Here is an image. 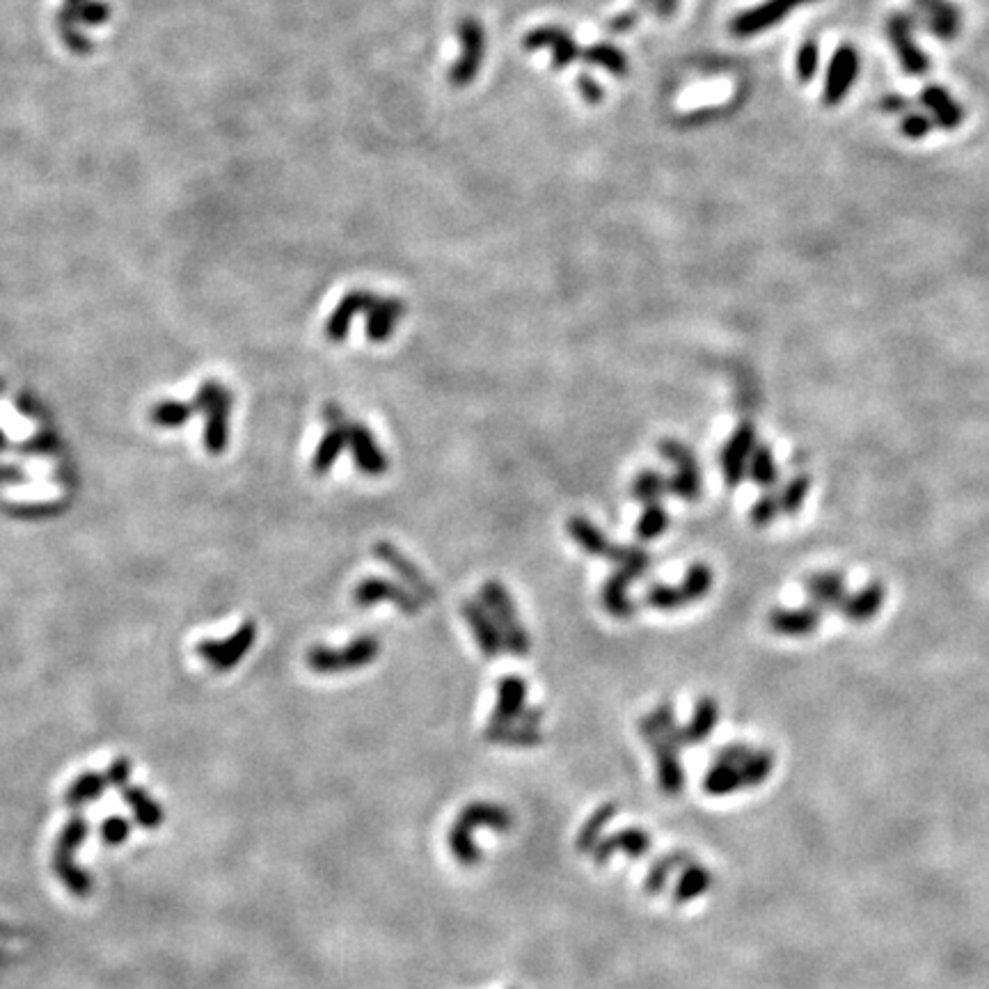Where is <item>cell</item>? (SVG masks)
Instances as JSON below:
<instances>
[{
	"label": "cell",
	"instance_id": "obj_1",
	"mask_svg": "<svg viewBox=\"0 0 989 989\" xmlns=\"http://www.w3.org/2000/svg\"><path fill=\"white\" fill-rule=\"evenodd\" d=\"M108 0H62L58 12V35L74 53H87L92 49L90 33L94 28L104 26L110 19Z\"/></svg>",
	"mask_w": 989,
	"mask_h": 989
},
{
	"label": "cell",
	"instance_id": "obj_2",
	"mask_svg": "<svg viewBox=\"0 0 989 989\" xmlns=\"http://www.w3.org/2000/svg\"><path fill=\"white\" fill-rule=\"evenodd\" d=\"M87 834H90V825H87V820L81 816V813H76V816L71 818L65 825V829L60 832L58 843H55V850H53L55 875H58L60 882L65 884L67 889L78 898L90 896L92 889H94L92 877L87 875L85 870L78 868L76 861H74L76 850L81 848V843L85 841Z\"/></svg>",
	"mask_w": 989,
	"mask_h": 989
},
{
	"label": "cell",
	"instance_id": "obj_3",
	"mask_svg": "<svg viewBox=\"0 0 989 989\" xmlns=\"http://www.w3.org/2000/svg\"><path fill=\"white\" fill-rule=\"evenodd\" d=\"M479 600L495 619L497 628H500L504 651H511L513 655H527L529 648H532V639H529L525 625L520 623L516 603H513L511 593L506 591L504 584L497 580L484 582V587L479 591Z\"/></svg>",
	"mask_w": 989,
	"mask_h": 989
},
{
	"label": "cell",
	"instance_id": "obj_4",
	"mask_svg": "<svg viewBox=\"0 0 989 989\" xmlns=\"http://www.w3.org/2000/svg\"><path fill=\"white\" fill-rule=\"evenodd\" d=\"M381 653V642L374 635H360L344 648L314 646L307 651V667L316 674H339L374 662Z\"/></svg>",
	"mask_w": 989,
	"mask_h": 989
},
{
	"label": "cell",
	"instance_id": "obj_5",
	"mask_svg": "<svg viewBox=\"0 0 989 989\" xmlns=\"http://www.w3.org/2000/svg\"><path fill=\"white\" fill-rule=\"evenodd\" d=\"M255 621H245L239 630L232 632L227 639H202L195 646V653L207 660L216 671H229L243 660V655L250 651L257 639Z\"/></svg>",
	"mask_w": 989,
	"mask_h": 989
},
{
	"label": "cell",
	"instance_id": "obj_6",
	"mask_svg": "<svg viewBox=\"0 0 989 989\" xmlns=\"http://www.w3.org/2000/svg\"><path fill=\"white\" fill-rule=\"evenodd\" d=\"M353 600L358 607H371L385 600V603H392L403 614L410 616L419 614L424 607V600L417 593L403 587V584L385 580V577H365V580H360L358 587L353 589Z\"/></svg>",
	"mask_w": 989,
	"mask_h": 989
},
{
	"label": "cell",
	"instance_id": "obj_7",
	"mask_svg": "<svg viewBox=\"0 0 989 989\" xmlns=\"http://www.w3.org/2000/svg\"><path fill=\"white\" fill-rule=\"evenodd\" d=\"M914 21L909 14H891L889 21H886V35H889V42L896 49V55L900 60V67L905 69L907 76H925L930 69V60L925 58V53L916 46L914 42Z\"/></svg>",
	"mask_w": 989,
	"mask_h": 989
},
{
	"label": "cell",
	"instance_id": "obj_8",
	"mask_svg": "<svg viewBox=\"0 0 989 989\" xmlns=\"http://www.w3.org/2000/svg\"><path fill=\"white\" fill-rule=\"evenodd\" d=\"M344 431H346V447H351L353 461L358 465V470L371 479L383 477V474L390 470V458H387L383 449L378 447L374 433L360 422H348L344 426Z\"/></svg>",
	"mask_w": 989,
	"mask_h": 989
},
{
	"label": "cell",
	"instance_id": "obj_9",
	"mask_svg": "<svg viewBox=\"0 0 989 989\" xmlns=\"http://www.w3.org/2000/svg\"><path fill=\"white\" fill-rule=\"evenodd\" d=\"M458 37H461L463 44V58L456 62L452 71H449V81L458 87H463L474 81V76H477V71L481 67V60H484V49H486L484 28H481V23L477 19L465 17L461 19V23H458Z\"/></svg>",
	"mask_w": 989,
	"mask_h": 989
},
{
	"label": "cell",
	"instance_id": "obj_10",
	"mask_svg": "<svg viewBox=\"0 0 989 989\" xmlns=\"http://www.w3.org/2000/svg\"><path fill=\"white\" fill-rule=\"evenodd\" d=\"M809 3H816V0H765L763 5L751 7V10L738 14L731 21V33L735 37H751L756 33H763V30L781 23L786 14Z\"/></svg>",
	"mask_w": 989,
	"mask_h": 989
},
{
	"label": "cell",
	"instance_id": "obj_11",
	"mask_svg": "<svg viewBox=\"0 0 989 989\" xmlns=\"http://www.w3.org/2000/svg\"><path fill=\"white\" fill-rule=\"evenodd\" d=\"M374 555H376V559H381L385 566H390L392 571L397 573L399 580L403 582V587H408L410 591L417 593V596L422 598L424 603H433V600L438 598V593H435V587L431 584L429 577L422 573V568H417L413 561L403 555L397 545H392L387 541H378L374 545Z\"/></svg>",
	"mask_w": 989,
	"mask_h": 989
},
{
	"label": "cell",
	"instance_id": "obj_12",
	"mask_svg": "<svg viewBox=\"0 0 989 989\" xmlns=\"http://www.w3.org/2000/svg\"><path fill=\"white\" fill-rule=\"evenodd\" d=\"M758 447L756 442V429L751 424H740L735 433L731 435V440L726 442L724 452H722V470L726 486H738L742 479L747 477L749 472V458L754 454V449Z\"/></svg>",
	"mask_w": 989,
	"mask_h": 989
},
{
	"label": "cell",
	"instance_id": "obj_13",
	"mask_svg": "<svg viewBox=\"0 0 989 989\" xmlns=\"http://www.w3.org/2000/svg\"><path fill=\"white\" fill-rule=\"evenodd\" d=\"M859 74V55L852 46H841L836 49L832 62H829L827 69V81H825V94H822V101L827 106H836L848 97L850 87L857 81Z\"/></svg>",
	"mask_w": 989,
	"mask_h": 989
},
{
	"label": "cell",
	"instance_id": "obj_14",
	"mask_svg": "<svg viewBox=\"0 0 989 989\" xmlns=\"http://www.w3.org/2000/svg\"><path fill=\"white\" fill-rule=\"evenodd\" d=\"M461 612H463L465 623L470 625L474 639H477V646L481 648V653H484L486 658H490V660L497 658V655L504 651V642H502L500 628H497V623H495L493 616H490L488 609L481 605V600H463Z\"/></svg>",
	"mask_w": 989,
	"mask_h": 989
},
{
	"label": "cell",
	"instance_id": "obj_15",
	"mask_svg": "<svg viewBox=\"0 0 989 989\" xmlns=\"http://www.w3.org/2000/svg\"><path fill=\"white\" fill-rule=\"evenodd\" d=\"M525 49L527 51H538V49H552V69L559 71L571 65L577 58H582L580 49H577L575 39L566 33V30L555 28V26H543L529 33L525 37Z\"/></svg>",
	"mask_w": 989,
	"mask_h": 989
},
{
	"label": "cell",
	"instance_id": "obj_16",
	"mask_svg": "<svg viewBox=\"0 0 989 989\" xmlns=\"http://www.w3.org/2000/svg\"><path fill=\"white\" fill-rule=\"evenodd\" d=\"M376 298L378 296L371 294V291L355 289V291H351V294H346L342 300H339L335 312H332L326 321V339L328 342H332V344L344 342V339L348 337V328H351L355 316L367 314L369 307L376 303Z\"/></svg>",
	"mask_w": 989,
	"mask_h": 989
},
{
	"label": "cell",
	"instance_id": "obj_17",
	"mask_svg": "<svg viewBox=\"0 0 989 989\" xmlns=\"http://www.w3.org/2000/svg\"><path fill=\"white\" fill-rule=\"evenodd\" d=\"M403 316H406V303H401L399 298H376V303L367 310V337L376 344L387 342Z\"/></svg>",
	"mask_w": 989,
	"mask_h": 989
},
{
	"label": "cell",
	"instance_id": "obj_18",
	"mask_svg": "<svg viewBox=\"0 0 989 989\" xmlns=\"http://www.w3.org/2000/svg\"><path fill=\"white\" fill-rule=\"evenodd\" d=\"M527 701V683L520 676H504L497 685L493 724H518ZM520 726V724H518Z\"/></svg>",
	"mask_w": 989,
	"mask_h": 989
},
{
	"label": "cell",
	"instance_id": "obj_19",
	"mask_svg": "<svg viewBox=\"0 0 989 989\" xmlns=\"http://www.w3.org/2000/svg\"><path fill=\"white\" fill-rule=\"evenodd\" d=\"M914 5L923 12L925 28L932 35L951 42L960 33V10L946 0H914Z\"/></svg>",
	"mask_w": 989,
	"mask_h": 989
},
{
	"label": "cell",
	"instance_id": "obj_20",
	"mask_svg": "<svg viewBox=\"0 0 989 989\" xmlns=\"http://www.w3.org/2000/svg\"><path fill=\"white\" fill-rule=\"evenodd\" d=\"M229 410H232V392L223 385L218 399L213 401V406L207 413L209 422H207V431H204V447H207L209 454H223L227 449Z\"/></svg>",
	"mask_w": 989,
	"mask_h": 989
},
{
	"label": "cell",
	"instance_id": "obj_21",
	"mask_svg": "<svg viewBox=\"0 0 989 989\" xmlns=\"http://www.w3.org/2000/svg\"><path fill=\"white\" fill-rule=\"evenodd\" d=\"M806 593H809L811 605L816 609H841L848 589H845V577L841 573H816L806 580Z\"/></svg>",
	"mask_w": 989,
	"mask_h": 989
},
{
	"label": "cell",
	"instance_id": "obj_22",
	"mask_svg": "<svg viewBox=\"0 0 989 989\" xmlns=\"http://www.w3.org/2000/svg\"><path fill=\"white\" fill-rule=\"evenodd\" d=\"M632 580H635V577H632L630 573L616 568V571L605 580L603 589H600V600H603V607L607 609L609 614L616 616V619H630V616L637 612V605L632 603V598L628 596V587H630Z\"/></svg>",
	"mask_w": 989,
	"mask_h": 989
},
{
	"label": "cell",
	"instance_id": "obj_23",
	"mask_svg": "<svg viewBox=\"0 0 989 989\" xmlns=\"http://www.w3.org/2000/svg\"><path fill=\"white\" fill-rule=\"evenodd\" d=\"M820 625V609L813 605L802 609H774L770 614V628L786 637L811 635Z\"/></svg>",
	"mask_w": 989,
	"mask_h": 989
},
{
	"label": "cell",
	"instance_id": "obj_24",
	"mask_svg": "<svg viewBox=\"0 0 989 989\" xmlns=\"http://www.w3.org/2000/svg\"><path fill=\"white\" fill-rule=\"evenodd\" d=\"M921 101H923V106L930 110L932 117H935V122L941 126V129L953 131V129H957V126L962 124L964 110L951 97V94H948L944 90V87L928 85L923 90V94H921Z\"/></svg>",
	"mask_w": 989,
	"mask_h": 989
},
{
	"label": "cell",
	"instance_id": "obj_25",
	"mask_svg": "<svg viewBox=\"0 0 989 989\" xmlns=\"http://www.w3.org/2000/svg\"><path fill=\"white\" fill-rule=\"evenodd\" d=\"M566 529H568V534H571L573 541L580 545L582 552H587V555L603 557V559H609V555H612L614 545L609 543V538L600 532V529L593 525L589 518L573 516L571 520L566 522Z\"/></svg>",
	"mask_w": 989,
	"mask_h": 989
},
{
	"label": "cell",
	"instance_id": "obj_26",
	"mask_svg": "<svg viewBox=\"0 0 989 989\" xmlns=\"http://www.w3.org/2000/svg\"><path fill=\"white\" fill-rule=\"evenodd\" d=\"M886 598V589L882 582H870L866 589H861L854 596L845 598L841 612L854 623H866L880 612Z\"/></svg>",
	"mask_w": 989,
	"mask_h": 989
},
{
	"label": "cell",
	"instance_id": "obj_27",
	"mask_svg": "<svg viewBox=\"0 0 989 989\" xmlns=\"http://www.w3.org/2000/svg\"><path fill=\"white\" fill-rule=\"evenodd\" d=\"M120 793L124 797V802L131 806L133 818H136L140 827H145V829L161 827L165 813H163L161 806H158L154 799L145 793V790L138 788V786H129V783H126V786L120 788Z\"/></svg>",
	"mask_w": 989,
	"mask_h": 989
},
{
	"label": "cell",
	"instance_id": "obj_28",
	"mask_svg": "<svg viewBox=\"0 0 989 989\" xmlns=\"http://www.w3.org/2000/svg\"><path fill=\"white\" fill-rule=\"evenodd\" d=\"M344 447H346V431L344 429H328L326 435H323V440L319 442V447H316L314 458H312V472L316 474V477H323V474H328L332 468H335L337 458L342 456Z\"/></svg>",
	"mask_w": 989,
	"mask_h": 989
},
{
	"label": "cell",
	"instance_id": "obj_29",
	"mask_svg": "<svg viewBox=\"0 0 989 989\" xmlns=\"http://www.w3.org/2000/svg\"><path fill=\"white\" fill-rule=\"evenodd\" d=\"M106 786H108L106 774L101 777V774H97V772H85L74 783H71L67 795H65V802H67V806H71V809H78V806H83L87 802H94V799H99L101 795H104Z\"/></svg>",
	"mask_w": 989,
	"mask_h": 989
},
{
	"label": "cell",
	"instance_id": "obj_30",
	"mask_svg": "<svg viewBox=\"0 0 989 989\" xmlns=\"http://www.w3.org/2000/svg\"><path fill=\"white\" fill-rule=\"evenodd\" d=\"M630 493L637 502L655 504L660 502L664 495H669V479L655 470H644L637 474L635 481H632Z\"/></svg>",
	"mask_w": 989,
	"mask_h": 989
},
{
	"label": "cell",
	"instance_id": "obj_31",
	"mask_svg": "<svg viewBox=\"0 0 989 989\" xmlns=\"http://www.w3.org/2000/svg\"><path fill=\"white\" fill-rule=\"evenodd\" d=\"M486 738L500 742V745L532 747L541 742V733H538V729H527V726H518V724H490Z\"/></svg>",
	"mask_w": 989,
	"mask_h": 989
},
{
	"label": "cell",
	"instance_id": "obj_32",
	"mask_svg": "<svg viewBox=\"0 0 989 989\" xmlns=\"http://www.w3.org/2000/svg\"><path fill=\"white\" fill-rule=\"evenodd\" d=\"M749 477L754 484L761 488H772L779 481V468L774 463V454L770 447L758 445L754 449V454L749 458Z\"/></svg>",
	"mask_w": 989,
	"mask_h": 989
},
{
	"label": "cell",
	"instance_id": "obj_33",
	"mask_svg": "<svg viewBox=\"0 0 989 989\" xmlns=\"http://www.w3.org/2000/svg\"><path fill=\"white\" fill-rule=\"evenodd\" d=\"M609 561H614L621 571L630 573L632 577H644L651 568V555L646 550L637 548V545H614Z\"/></svg>",
	"mask_w": 989,
	"mask_h": 989
},
{
	"label": "cell",
	"instance_id": "obj_34",
	"mask_svg": "<svg viewBox=\"0 0 989 989\" xmlns=\"http://www.w3.org/2000/svg\"><path fill=\"white\" fill-rule=\"evenodd\" d=\"M712 580H715V575H712L710 566L703 564V561H696V564L687 568L683 582H680V589H683L687 603H696V600L706 598L712 589Z\"/></svg>",
	"mask_w": 989,
	"mask_h": 989
},
{
	"label": "cell",
	"instance_id": "obj_35",
	"mask_svg": "<svg viewBox=\"0 0 989 989\" xmlns=\"http://www.w3.org/2000/svg\"><path fill=\"white\" fill-rule=\"evenodd\" d=\"M195 408L191 403H181V401H158L156 406L149 413V419L156 426H165V429H177V426H184L188 419L193 417Z\"/></svg>",
	"mask_w": 989,
	"mask_h": 989
},
{
	"label": "cell",
	"instance_id": "obj_36",
	"mask_svg": "<svg viewBox=\"0 0 989 989\" xmlns=\"http://www.w3.org/2000/svg\"><path fill=\"white\" fill-rule=\"evenodd\" d=\"M644 600L648 607L660 609V612H674V609L690 605L680 584H653V587H648Z\"/></svg>",
	"mask_w": 989,
	"mask_h": 989
},
{
	"label": "cell",
	"instance_id": "obj_37",
	"mask_svg": "<svg viewBox=\"0 0 989 989\" xmlns=\"http://www.w3.org/2000/svg\"><path fill=\"white\" fill-rule=\"evenodd\" d=\"M701 465L696 468H680L674 477H669V495L685 502H696L701 497Z\"/></svg>",
	"mask_w": 989,
	"mask_h": 989
},
{
	"label": "cell",
	"instance_id": "obj_38",
	"mask_svg": "<svg viewBox=\"0 0 989 989\" xmlns=\"http://www.w3.org/2000/svg\"><path fill=\"white\" fill-rule=\"evenodd\" d=\"M582 58L591 62V65L605 67L609 74L614 76H625L628 74V60L625 55L616 49L612 44H596L582 53Z\"/></svg>",
	"mask_w": 989,
	"mask_h": 989
},
{
	"label": "cell",
	"instance_id": "obj_39",
	"mask_svg": "<svg viewBox=\"0 0 989 989\" xmlns=\"http://www.w3.org/2000/svg\"><path fill=\"white\" fill-rule=\"evenodd\" d=\"M669 527V513L664 509L662 502L646 504V509L642 513V518L637 520V538L639 541H653V538H660Z\"/></svg>",
	"mask_w": 989,
	"mask_h": 989
},
{
	"label": "cell",
	"instance_id": "obj_40",
	"mask_svg": "<svg viewBox=\"0 0 989 989\" xmlns=\"http://www.w3.org/2000/svg\"><path fill=\"white\" fill-rule=\"evenodd\" d=\"M809 490H811L809 474H797V477L790 479L786 488H783L781 495H779L781 513H786V516H795V513L802 509V504L806 500V495H809Z\"/></svg>",
	"mask_w": 989,
	"mask_h": 989
},
{
	"label": "cell",
	"instance_id": "obj_41",
	"mask_svg": "<svg viewBox=\"0 0 989 989\" xmlns=\"http://www.w3.org/2000/svg\"><path fill=\"white\" fill-rule=\"evenodd\" d=\"M715 724H717V703L712 699H701L696 703L692 724L687 726L685 731V740H703Z\"/></svg>",
	"mask_w": 989,
	"mask_h": 989
},
{
	"label": "cell",
	"instance_id": "obj_42",
	"mask_svg": "<svg viewBox=\"0 0 989 989\" xmlns=\"http://www.w3.org/2000/svg\"><path fill=\"white\" fill-rule=\"evenodd\" d=\"M660 454L667 458V461L671 465H676V470L680 468H696L699 465V461H696V456L692 454V449L683 445V442H678L674 438H664L660 440Z\"/></svg>",
	"mask_w": 989,
	"mask_h": 989
},
{
	"label": "cell",
	"instance_id": "obj_43",
	"mask_svg": "<svg viewBox=\"0 0 989 989\" xmlns=\"http://www.w3.org/2000/svg\"><path fill=\"white\" fill-rule=\"evenodd\" d=\"M779 513H781L779 495L767 493L754 506H751L749 518H751V522H754L756 527H765V525H770V522H774V518H777Z\"/></svg>",
	"mask_w": 989,
	"mask_h": 989
},
{
	"label": "cell",
	"instance_id": "obj_44",
	"mask_svg": "<svg viewBox=\"0 0 989 989\" xmlns=\"http://www.w3.org/2000/svg\"><path fill=\"white\" fill-rule=\"evenodd\" d=\"M818 44L816 42H804L802 44V49H799L797 53V74H799V81L802 83H809L813 76H816V69H818Z\"/></svg>",
	"mask_w": 989,
	"mask_h": 989
},
{
	"label": "cell",
	"instance_id": "obj_45",
	"mask_svg": "<svg viewBox=\"0 0 989 989\" xmlns=\"http://www.w3.org/2000/svg\"><path fill=\"white\" fill-rule=\"evenodd\" d=\"M129 836H131V822L122 816L106 818L104 825H101V838H104L106 845H113V848L122 845Z\"/></svg>",
	"mask_w": 989,
	"mask_h": 989
},
{
	"label": "cell",
	"instance_id": "obj_46",
	"mask_svg": "<svg viewBox=\"0 0 989 989\" xmlns=\"http://www.w3.org/2000/svg\"><path fill=\"white\" fill-rule=\"evenodd\" d=\"M220 390H223V385L216 383V381L202 383L200 390H197V394H195V399L191 401V406L195 410H202V413H209V408L213 406V401L218 399Z\"/></svg>",
	"mask_w": 989,
	"mask_h": 989
},
{
	"label": "cell",
	"instance_id": "obj_47",
	"mask_svg": "<svg viewBox=\"0 0 989 989\" xmlns=\"http://www.w3.org/2000/svg\"><path fill=\"white\" fill-rule=\"evenodd\" d=\"M106 777H108L110 786H115V788L126 786V783H129V779H131V761L129 758L122 756V758H117V761L110 763Z\"/></svg>",
	"mask_w": 989,
	"mask_h": 989
},
{
	"label": "cell",
	"instance_id": "obj_48",
	"mask_svg": "<svg viewBox=\"0 0 989 989\" xmlns=\"http://www.w3.org/2000/svg\"><path fill=\"white\" fill-rule=\"evenodd\" d=\"M932 129V122L921 113H912L903 120V133L907 138H923Z\"/></svg>",
	"mask_w": 989,
	"mask_h": 989
},
{
	"label": "cell",
	"instance_id": "obj_49",
	"mask_svg": "<svg viewBox=\"0 0 989 989\" xmlns=\"http://www.w3.org/2000/svg\"><path fill=\"white\" fill-rule=\"evenodd\" d=\"M577 85H580V94L589 101V104H598V101L603 99V87L593 81L591 76H580Z\"/></svg>",
	"mask_w": 989,
	"mask_h": 989
},
{
	"label": "cell",
	"instance_id": "obj_50",
	"mask_svg": "<svg viewBox=\"0 0 989 989\" xmlns=\"http://www.w3.org/2000/svg\"><path fill=\"white\" fill-rule=\"evenodd\" d=\"M323 419H326L330 429H344V426L351 422V419H346L344 410L339 408L337 403H326V408H323Z\"/></svg>",
	"mask_w": 989,
	"mask_h": 989
},
{
	"label": "cell",
	"instance_id": "obj_51",
	"mask_svg": "<svg viewBox=\"0 0 989 989\" xmlns=\"http://www.w3.org/2000/svg\"><path fill=\"white\" fill-rule=\"evenodd\" d=\"M907 106H909L907 99L898 97V94H886L882 99L884 113H903V110H907Z\"/></svg>",
	"mask_w": 989,
	"mask_h": 989
},
{
	"label": "cell",
	"instance_id": "obj_52",
	"mask_svg": "<svg viewBox=\"0 0 989 989\" xmlns=\"http://www.w3.org/2000/svg\"><path fill=\"white\" fill-rule=\"evenodd\" d=\"M635 23H637V17L632 12H628V14H621V17H614L612 21H609V30H612V33H625V30H630L632 26H635Z\"/></svg>",
	"mask_w": 989,
	"mask_h": 989
},
{
	"label": "cell",
	"instance_id": "obj_53",
	"mask_svg": "<svg viewBox=\"0 0 989 989\" xmlns=\"http://www.w3.org/2000/svg\"><path fill=\"white\" fill-rule=\"evenodd\" d=\"M653 10L660 14V17H671L676 12L678 0H653Z\"/></svg>",
	"mask_w": 989,
	"mask_h": 989
}]
</instances>
